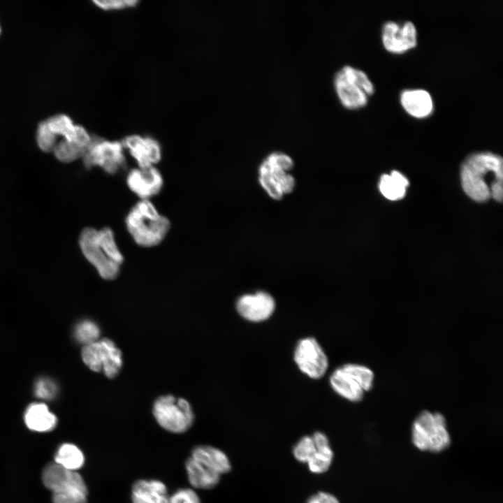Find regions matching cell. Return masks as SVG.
Returning a JSON list of instances; mask_svg holds the SVG:
<instances>
[{
  "label": "cell",
  "instance_id": "cell-21",
  "mask_svg": "<svg viewBox=\"0 0 503 503\" xmlns=\"http://www.w3.org/2000/svg\"><path fill=\"white\" fill-rule=\"evenodd\" d=\"M184 467L188 481L194 488L212 489L220 481V475L211 471L191 456L185 460Z\"/></svg>",
  "mask_w": 503,
  "mask_h": 503
},
{
  "label": "cell",
  "instance_id": "cell-29",
  "mask_svg": "<svg viewBox=\"0 0 503 503\" xmlns=\"http://www.w3.org/2000/svg\"><path fill=\"white\" fill-rule=\"evenodd\" d=\"M92 2L99 8L106 11L133 8L139 3L137 0H94Z\"/></svg>",
  "mask_w": 503,
  "mask_h": 503
},
{
  "label": "cell",
  "instance_id": "cell-5",
  "mask_svg": "<svg viewBox=\"0 0 503 503\" xmlns=\"http://www.w3.org/2000/svg\"><path fill=\"white\" fill-rule=\"evenodd\" d=\"M294 166L287 154L275 151L270 153L258 167V182L268 195L280 201L296 187L295 177L289 173Z\"/></svg>",
  "mask_w": 503,
  "mask_h": 503
},
{
  "label": "cell",
  "instance_id": "cell-1",
  "mask_svg": "<svg viewBox=\"0 0 503 503\" xmlns=\"http://www.w3.org/2000/svg\"><path fill=\"white\" fill-rule=\"evenodd\" d=\"M78 244L83 256L101 277L112 280L119 275L124 257L110 228L86 227L80 233Z\"/></svg>",
  "mask_w": 503,
  "mask_h": 503
},
{
  "label": "cell",
  "instance_id": "cell-4",
  "mask_svg": "<svg viewBox=\"0 0 503 503\" xmlns=\"http://www.w3.org/2000/svg\"><path fill=\"white\" fill-rule=\"evenodd\" d=\"M43 485L52 492L53 503H87L88 489L77 471L67 469L54 462L48 464L42 472Z\"/></svg>",
  "mask_w": 503,
  "mask_h": 503
},
{
  "label": "cell",
  "instance_id": "cell-25",
  "mask_svg": "<svg viewBox=\"0 0 503 503\" xmlns=\"http://www.w3.org/2000/svg\"><path fill=\"white\" fill-rule=\"evenodd\" d=\"M316 448V453L307 464L312 472L322 474L329 469L333 458V452L330 444Z\"/></svg>",
  "mask_w": 503,
  "mask_h": 503
},
{
  "label": "cell",
  "instance_id": "cell-3",
  "mask_svg": "<svg viewBox=\"0 0 503 503\" xmlns=\"http://www.w3.org/2000/svg\"><path fill=\"white\" fill-rule=\"evenodd\" d=\"M126 228L134 242L142 247L160 245L168 234L171 224L150 200H139L129 210Z\"/></svg>",
  "mask_w": 503,
  "mask_h": 503
},
{
  "label": "cell",
  "instance_id": "cell-6",
  "mask_svg": "<svg viewBox=\"0 0 503 503\" xmlns=\"http://www.w3.org/2000/svg\"><path fill=\"white\" fill-rule=\"evenodd\" d=\"M333 86L342 105L350 110L365 106L374 92V84L367 73L348 64L336 71Z\"/></svg>",
  "mask_w": 503,
  "mask_h": 503
},
{
  "label": "cell",
  "instance_id": "cell-30",
  "mask_svg": "<svg viewBox=\"0 0 503 503\" xmlns=\"http://www.w3.org/2000/svg\"><path fill=\"white\" fill-rule=\"evenodd\" d=\"M168 503H201L198 494L189 488H181L169 495Z\"/></svg>",
  "mask_w": 503,
  "mask_h": 503
},
{
  "label": "cell",
  "instance_id": "cell-10",
  "mask_svg": "<svg viewBox=\"0 0 503 503\" xmlns=\"http://www.w3.org/2000/svg\"><path fill=\"white\" fill-rule=\"evenodd\" d=\"M152 411L158 424L165 430L174 434L187 432L194 422V414L190 404L183 398L173 395L159 398L154 404Z\"/></svg>",
  "mask_w": 503,
  "mask_h": 503
},
{
  "label": "cell",
  "instance_id": "cell-28",
  "mask_svg": "<svg viewBox=\"0 0 503 503\" xmlns=\"http://www.w3.org/2000/svg\"><path fill=\"white\" fill-rule=\"evenodd\" d=\"M57 391L56 383L49 378H40L34 386L35 395L44 400L53 399Z\"/></svg>",
  "mask_w": 503,
  "mask_h": 503
},
{
  "label": "cell",
  "instance_id": "cell-22",
  "mask_svg": "<svg viewBox=\"0 0 503 503\" xmlns=\"http://www.w3.org/2000/svg\"><path fill=\"white\" fill-rule=\"evenodd\" d=\"M408 185L407 179L398 171L394 170L391 175L381 176L379 190L388 200L396 201L404 196Z\"/></svg>",
  "mask_w": 503,
  "mask_h": 503
},
{
  "label": "cell",
  "instance_id": "cell-27",
  "mask_svg": "<svg viewBox=\"0 0 503 503\" xmlns=\"http://www.w3.org/2000/svg\"><path fill=\"white\" fill-rule=\"evenodd\" d=\"M316 451L312 437L305 436L296 444L293 449L295 458L300 462L307 463Z\"/></svg>",
  "mask_w": 503,
  "mask_h": 503
},
{
  "label": "cell",
  "instance_id": "cell-13",
  "mask_svg": "<svg viewBox=\"0 0 503 503\" xmlns=\"http://www.w3.org/2000/svg\"><path fill=\"white\" fill-rule=\"evenodd\" d=\"M126 183L129 189L138 197L139 200H150L161 192L164 181L156 166H137L128 172Z\"/></svg>",
  "mask_w": 503,
  "mask_h": 503
},
{
  "label": "cell",
  "instance_id": "cell-14",
  "mask_svg": "<svg viewBox=\"0 0 503 503\" xmlns=\"http://www.w3.org/2000/svg\"><path fill=\"white\" fill-rule=\"evenodd\" d=\"M381 40L385 49L392 53L400 54L417 44V30L409 20L403 22L387 21L381 29Z\"/></svg>",
  "mask_w": 503,
  "mask_h": 503
},
{
  "label": "cell",
  "instance_id": "cell-11",
  "mask_svg": "<svg viewBox=\"0 0 503 503\" xmlns=\"http://www.w3.org/2000/svg\"><path fill=\"white\" fill-rule=\"evenodd\" d=\"M82 358L89 369L101 371L110 379L117 375L122 366L121 351L107 338L84 346Z\"/></svg>",
  "mask_w": 503,
  "mask_h": 503
},
{
  "label": "cell",
  "instance_id": "cell-19",
  "mask_svg": "<svg viewBox=\"0 0 503 503\" xmlns=\"http://www.w3.org/2000/svg\"><path fill=\"white\" fill-rule=\"evenodd\" d=\"M190 456L220 476L228 472L231 469L229 459L225 453L210 445L194 446L191 451Z\"/></svg>",
  "mask_w": 503,
  "mask_h": 503
},
{
  "label": "cell",
  "instance_id": "cell-24",
  "mask_svg": "<svg viewBox=\"0 0 503 503\" xmlns=\"http://www.w3.org/2000/svg\"><path fill=\"white\" fill-rule=\"evenodd\" d=\"M101 330L93 321L85 319L80 321L74 330V336L78 342L84 346L99 340Z\"/></svg>",
  "mask_w": 503,
  "mask_h": 503
},
{
  "label": "cell",
  "instance_id": "cell-15",
  "mask_svg": "<svg viewBox=\"0 0 503 503\" xmlns=\"http://www.w3.org/2000/svg\"><path fill=\"white\" fill-rule=\"evenodd\" d=\"M121 142L138 167L156 166L162 158L161 145L152 136L131 134Z\"/></svg>",
  "mask_w": 503,
  "mask_h": 503
},
{
  "label": "cell",
  "instance_id": "cell-23",
  "mask_svg": "<svg viewBox=\"0 0 503 503\" xmlns=\"http://www.w3.org/2000/svg\"><path fill=\"white\" fill-rule=\"evenodd\" d=\"M85 460L83 452L75 444L69 443L62 444L54 457L56 463L72 471L80 469L85 464Z\"/></svg>",
  "mask_w": 503,
  "mask_h": 503
},
{
  "label": "cell",
  "instance_id": "cell-26",
  "mask_svg": "<svg viewBox=\"0 0 503 503\" xmlns=\"http://www.w3.org/2000/svg\"><path fill=\"white\" fill-rule=\"evenodd\" d=\"M36 141L39 149L45 152H52L57 144V138L50 131L45 120L38 124Z\"/></svg>",
  "mask_w": 503,
  "mask_h": 503
},
{
  "label": "cell",
  "instance_id": "cell-18",
  "mask_svg": "<svg viewBox=\"0 0 503 503\" xmlns=\"http://www.w3.org/2000/svg\"><path fill=\"white\" fill-rule=\"evenodd\" d=\"M400 101L404 110L416 118L429 116L433 110L430 94L423 89H406L400 94Z\"/></svg>",
  "mask_w": 503,
  "mask_h": 503
},
{
  "label": "cell",
  "instance_id": "cell-12",
  "mask_svg": "<svg viewBox=\"0 0 503 503\" xmlns=\"http://www.w3.org/2000/svg\"><path fill=\"white\" fill-rule=\"evenodd\" d=\"M294 360L298 368L312 379L321 378L326 372L328 358L320 344L313 337L300 340L294 351Z\"/></svg>",
  "mask_w": 503,
  "mask_h": 503
},
{
  "label": "cell",
  "instance_id": "cell-32",
  "mask_svg": "<svg viewBox=\"0 0 503 503\" xmlns=\"http://www.w3.org/2000/svg\"><path fill=\"white\" fill-rule=\"evenodd\" d=\"M0 34H1V27H0Z\"/></svg>",
  "mask_w": 503,
  "mask_h": 503
},
{
  "label": "cell",
  "instance_id": "cell-7",
  "mask_svg": "<svg viewBox=\"0 0 503 503\" xmlns=\"http://www.w3.org/2000/svg\"><path fill=\"white\" fill-rule=\"evenodd\" d=\"M414 445L421 451L439 453L451 444L445 417L439 412L424 410L414 419L411 428Z\"/></svg>",
  "mask_w": 503,
  "mask_h": 503
},
{
  "label": "cell",
  "instance_id": "cell-16",
  "mask_svg": "<svg viewBox=\"0 0 503 503\" xmlns=\"http://www.w3.org/2000/svg\"><path fill=\"white\" fill-rule=\"evenodd\" d=\"M275 308L273 297L268 292L260 291L255 293L241 296L236 302V309L241 316L253 322L268 319Z\"/></svg>",
  "mask_w": 503,
  "mask_h": 503
},
{
  "label": "cell",
  "instance_id": "cell-31",
  "mask_svg": "<svg viewBox=\"0 0 503 503\" xmlns=\"http://www.w3.org/2000/svg\"><path fill=\"white\" fill-rule=\"evenodd\" d=\"M307 503H340V502L330 493L319 492L309 498Z\"/></svg>",
  "mask_w": 503,
  "mask_h": 503
},
{
  "label": "cell",
  "instance_id": "cell-17",
  "mask_svg": "<svg viewBox=\"0 0 503 503\" xmlns=\"http://www.w3.org/2000/svg\"><path fill=\"white\" fill-rule=\"evenodd\" d=\"M166 484L158 479H140L131 488V503H168Z\"/></svg>",
  "mask_w": 503,
  "mask_h": 503
},
{
  "label": "cell",
  "instance_id": "cell-20",
  "mask_svg": "<svg viewBox=\"0 0 503 503\" xmlns=\"http://www.w3.org/2000/svg\"><path fill=\"white\" fill-rule=\"evenodd\" d=\"M24 420L29 430L39 432L52 430L57 423L56 416L44 403L30 404L24 413Z\"/></svg>",
  "mask_w": 503,
  "mask_h": 503
},
{
  "label": "cell",
  "instance_id": "cell-9",
  "mask_svg": "<svg viewBox=\"0 0 503 503\" xmlns=\"http://www.w3.org/2000/svg\"><path fill=\"white\" fill-rule=\"evenodd\" d=\"M82 161L87 169L100 168L109 175H115L126 166L125 150L121 141L92 136Z\"/></svg>",
  "mask_w": 503,
  "mask_h": 503
},
{
  "label": "cell",
  "instance_id": "cell-8",
  "mask_svg": "<svg viewBox=\"0 0 503 503\" xmlns=\"http://www.w3.org/2000/svg\"><path fill=\"white\" fill-rule=\"evenodd\" d=\"M374 372L368 367L347 363L337 368L330 377L331 387L346 400L357 402L373 386Z\"/></svg>",
  "mask_w": 503,
  "mask_h": 503
},
{
  "label": "cell",
  "instance_id": "cell-2",
  "mask_svg": "<svg viewBox=\"0 0 503 503\" xmlns=\"http://www.w3.org/2000/svg\"><path fill=\"white\" fill-rule=\"evenodd\" d=\"M502 159L496 154L482 152L470 154L461 166L463 190L475 201H487L492 187L502 183Z\"/></svg>",
  "mask_w": 503,
  "mask_h": 503
}]
</instances>
